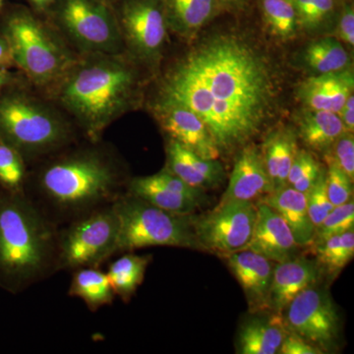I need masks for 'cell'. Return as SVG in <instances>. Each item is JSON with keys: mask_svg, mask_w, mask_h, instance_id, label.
Masks as SVG:
<instances>
[{"mask_svg": "<svg viewBox=\"0 0 354 354\" xmlns=\"http://www.w3.org/2000/svg\"><path fill=\"white\" fill-rule=\"evenodd\" d=\"M0 34L8 43L13 64L38 85L60 81L75 62L50 30L24 9L6 16Z\"/></svg>", "mask_w": 354, "mask_h": 354, "instance_id": "8992f818", "label": "cell"}, {"mask_svg": "<svg viewBox=\"0 0 354 354\" xmlns=\"http://www.w3.org/2000/svg\"><path fill=\"white\" fill-rule=\"evenodd\" d=\"M165 169L179 177L191 187L204 190L218 185L223 178V167L216 160H206L169 139Z\"/></svg>", "mask_w": 354, "mask_h": 354, "instance_id": "ffe728a7", "label": "cell"}, {"mask_svg": "<svg viewBox=\"0 0 354 354\" xmlns=\"http://www.w3.org/2000/svg\"><path fill=\"white\" fill-rule=\"evenodd\" d=\"M255 225L247 249L281 263L295 258L298 246L285 220L265 203L257 204Z\"/></svg>", "mask_w": 354, "mask_h": 354, "instance_id": "9a60e30c", "label": "cell"}, {"mask_svg": "<svg viewBox=\"0 0 354 354\" xmlns=\"http://www.w3.org/2000/svg\"><path fill=\"white\" fill-rule=\"evenodd\" d=\"M286 333L283 317L279 313L267 319H253L239 333V351L242 354L279 353Z\"/></svg>", "mask_w": 354, "mask_h": 354, "instance_id": "7402d4cb", "label": "cell"}, {"mask_svg": "<svg viewBox=\"0 0 354 354\" xmlns=\"http://www.w3.org/2000/svg\"><path fill=\"white\" fill-rule=\"evenodd\" d=\"M339 36L346 44H354V12L351 6H348L342 14L339 22Z\"/></svg>", "mask_w": 354, "mask_h": 354, "instance_id": "74e56055", "label": "cell"}, {"mask_svg": "<svg viewBox=\"0 0 354 354\" xmlns=\"http://www.w3.org/2000/svg\"><path fill=\"white\" fill-rule=\"evenodd\" d=\"M58 25L88 55H118L122 48L118 17L102 0H59Z\"/></svg>", "mask_w": 354, "mask_h": 354, "instance_id": "9c48e42d", "label": "cell"}, {"mask_svg": "<svg viewBox=\"0 0 354 354\" xmlns=\"http://www.w3.org/2000/svg\"><path fill=\"white\" fill-rule=\"evenodd\" d=\"M120 223L118 254L153 246L201 249L193 215H180L158 208L125 193L114 203Z\"/></svg>", "mask_w": 354, "mask_h": 354, "instance_id": "52a82bcc", "label": "cell"}, {"mask_svg": "<svg viewBox=\"0 0 354 354\" xmlns=\"http://www.w3.org/2000/svg\"><path fill=\"white\" fill-rule=\"evenodd\" d=\"M327 162L326 185H327L328 196L333 206H341L351 201V198L353 196V181L342 171L334 158L328 156Z\"/></svg>", "mask_w": 354, "mask_h": 354, "instance_id": "d6a6232c", "label": "cell"}, {"mask_svg": "<svg viewBox=\"0 0 354 354\" xmlns=\"http://www.w3.org/2000/svg\"><path fill=\"white\" fill-rule=\"evenodd\" d=\"M321 172L320 165L313 156L306 151H299L295 155L288 172V183L291 185L290 187L307 194Z\"/></svg>", "mask_w": 354, "mask_h": 354, "instance_id": "4dcf8cb0", "label": "cell"}, {"mask_svg": "<svg viewBox=\"0 0 354 354\" xmlns=\"http://www.w3.org/2000/svg\"><path fill=\"white\" fill-rule=\"evenodd\" d=\"M58 227L24 192L0 188V288L17 295L57 274Z\"/></svg>", "mask_w": 354, "mask_h": 354, "instance_id": "3957f363", "label": "cell"}, {"mask_svg": "<svg viewBox=\"0 0 354 354\" xmlns=\"http://www.w3.org/2000/svg\"><path fill=\"white\" fill-rule=\"evenodd\" d=\"M225 1L234 2V1H237V0H225Z\"/></svg>", "mask_w": 354, "mask_h": 354, "instance_id": "7bdbcfd3", "label": "cell"}, {"mask_svg": "<svg viewBox=\"0 0 354 354\" xmlns=\"http://www.w3.org/2000/svg\"><path fill=\"white\" fill-rule=\"evenodd\" d=\"M348 131L339 114L325 111L307 109L299 120V135L305 144L313 150L325 152Z\"/></svg>", "mask_w": 354, "mask_h": 354, "instance_id": "cb8c5ba5", "label": "cell"}, {"mask_svg": "<svg viewBox=\"0 0 354 354\" xmlns=\"http://www.w3.org/2000/svg\"><path fill=\"white\" fill-rule=\"evenodd\" d=\"M263 8L266 20L272 31L288 38L297 29V11L290 0H264Z\"/></svg>", "mask_w": 354, "mask_h": 354, "instance_id": "f546056e", "label": "cell"}, {"mask_svg": "<svg viewBox=\"0 0 354 354\" xmlns=\"http://www.w3.org/2000/svg\"><path fill=\"white\" fill-rule=\"evenodd\" d=\"M274 191L264 157L256 147H245L239 153L230 183L221 202L251 201Z\"/></svg>", "mask_w": 354, "mask_h": 354, "instance_id": "e0dca14e", "label": "cell"}, {"mask_svg": "<svg viewBox=\"0 0 354 354\" xmlns=\"http://www.w3.org/2000/svg\"><path fill=\"white\" fill-rule=\"evenodd\" d=\"M12 82V76L7 68H0V94Z\"/></svg>", "mask_w": 354, "mask_h": 354, "instance_id": "60d3db41", "label": "cell"}, {"mask_svg": "<svg viewBox=\"0 0 354 354\" xmlns=\"http://www.w3.org/2000/svg\"><path fill=\"white\" fill-rule=\"evenodd\" d=\"M28 164L14 147L0 139V188L11 192H24Z\"/></svg>", "mask_w": 354, "mask_h": 354, "instance_id": "f1b7e54d", "label": "cell"}, {"mask_svg": "<svg viewBox=\"0 0 354 354\" xmlns=\"http://www.w3.org/2000/svg\"><path fill=\"white\" fill-rule=\"evenodd\" d=\"M1 1H2V0H0V4H1Z\"/></svg>", "mask_w": 354, "mask_h": 354, "instance_id": "ee69618b", "label": "cell"}, {"mask_svg": "<svg viewBox=\"0 0 354 354\" xmlns=\"http://www.w3.org/2000/svg\"><path fill=\"white\" fill-rule=\"evenodd\" d=\"M274 95L264 58L236 37L218 36L174 67L160 101L196 114L223 152L255 136L271 113Z\"/></svg>", "mask_w": 354, "mask_h": 354, "instance_id": "6da1fadb", "label": "cell"}, {"mask_svg": "<svg viewBox=\"0 0 354 354\" xmlns=\"http://www.w3.org/2000/svg\"><path fill=\"white\" fill-rule=\"evenodd\" d=\"M262 202L285 220L298 246H308L313 242L316 227L310 218L306 194L285 186L272 191Z\"/></svg>", "mask_w": 354, "mask_h": 354, "instance_id": "44dd1931", "label": "cell"}, {"mask_svg": "<svg viewBox=\"0 0 354 354\" xmlns=\"http://www.w3.org/2000/svg\"><path fill=\"white\" fill-rule=\"evenodd\" d=\"M118 232L114 205L58 227L57 272L101 268L118 254Z\"/></svg>", "mask_w": 354, "mask_h": 354, "instance_id": "ba28073f", "label": "cell"}, {"mask_svg": "<svg viewBox=\"0 0 354 354\" xmlns=\"http://www.w3.org/2000/svg\"><path fill=\"white\" fill-rule=\"evenodd\" d=\"M257 216L251 201L220 202L211 212L193 216V228L203 250L220 256L243 250L248 246Z\"/></svg>", "mask_w": 354, "mask_h": 354, "instance_id": "30bf717a", "label": "cell"}, {"mask_svg": "<svg viewBox=\"0 0 354 354\" xmlns=\"http://www.w3.org/2000/svg\"><path fill=\"white\" fill-rule=\"evenodd\" d=\"M353 88V74L344 69L310 77L300 86L298 95L310 109L339 113Z\"/></svg>", "mask_w": 354, "mask_h": 354, "instance_id": "d6986e66", "label": "cell"}, {"mask_svg": "<svg viewBox=\"0 0 354 354\" xmlns=\"http://www.w3.org/2000/svg\"><path fill=\"white\" fill-rule=\"evenodd\" d=\"M306 198L310 218L317 228L335 208L328 196L325 171L321 172L313 187L307 193Z\"/></svg>", "mask_w": 354, "mask_h": 354, "instance_id": "836d02e7", "label": "cell"}, {"mask_svg": "<svg viewBox=\"0 0 354 354\" xmlns=\"http://www.w3.org/2000/svg\"><path fill=\"white\" fill-rule=\"evenodd\" d=\"M319 277L317 261L291 258L274 267L269 295V309L281 314L300 291L315 285Z\"/></svg>", "mask_w": 354, "mask_h": 354, "instance_id": "ac0fdd59", "label": "cell"}, {"mask_svg": "<svg viewBox=\"0 0 354 354\" xmlns=\"http://www.w3.org/2000/svg\"><path fill=\"white\" fill-rule=\"evenodd\" d=\"M279 353L283 354H322L324 351L320 348L305 341L295 333H286L283 344H281Z\"/></svg>", "mask_w": 354, "mask_h": 354, "instance_id": "8d00e7d4", "label": "cell"}, {"mask_svg": "<svg viewBox=\"0 0 354 354\" xmlns=\"http://www.w3.org/2000/svg\"><path fill=\"white\" fill-rule=\"evenodd\" d=\"M313 248L319 266L333 274L341 271L353 258V230L314 242Z\"/></svg>", "mask_w": 354, "mask_h": 354, "instance_id": "83f0119b", "label": "cell"}, {"mask_svg": "<svg viewBox=\"0 0 354 354\" xmlns=\"http://www.w3.org/2000/svg\"><path fill=\"white\" fill-rule=\"evenodd\" d=\"M158 120L169 139L206 160H218L220 150L208 128L192 111L178 104L158 102Z\"/></svg>", "mask_w": 354, "mask_h": 354, "instance_id": "5bb4252c", "label": "cell"}, {"mask_svg": "<svg viewBox=\"0 0 354 354\" xmlns=\"http://www.w3.org/2000/svg\"><path fill=\"white\" fill-rule=\"evenodd\" d=\"M68 295L82 300L91 312L111 306L115 298L108 274L101 268H81L72 272Z\"/></svg>", "mask_w": 354, "mask_h": 354, "instance_id": "603a6c76", "label": "cell"}, {"mask_svg": "<svg viewBox=\"0 0 354 354\" xmlns=\"http://www.w3.org/2000/svg\"><path fill=\"white\" fill-rule=\"evenodd\" d=\"M0 139L29 165L75 143L76 135L50 106L24 93L6 90L0 94Z\"/></svg>", "mask_w": 354, "mask_h": 354, "instance_id": "5b68a950", "label": "cell"}, {"mask_svg": "<svg viewBox=\"0 0 354 354\" xmlns=\"http://www.w3.org/2000/svg\"><path fill=\"white\" fill-rule=\"evenodd\" d=\"M228 267L245 292L251 309H269L274 265L259 253L243 249L225 256Z\"/></svg>", "mask_w": 354, "mask_h": 354, "instance_id": "2e32d148", "label": "cell"}, {"mask_svg": "<svg viewBox=\"0 0 354 354\" xmlns=\"http://www.w3.org/2000/svg\"><path fill=\"white\" fill-rule=\"evenodd\" d=\"M304 60L314 71L327 74L346 69L349 57L339 41L333 38H325L309 44L305 50Z\"/></svg>", "mask_w": 354, "mask_h": 354, "instance_id": "4316f807", "label": "cell"}, {"mask_svg": "<svg viewBox=\"0 0 354 354\" xmlns=\"http://www.w3.org/2000/svg\"><path fill=\"white\" fill-rule=\"evenodd\" d=\"M127 193L180 215H191L204 201L202 189L191 187L167 169L153 176L130 178Z\"/></svg>", "mask_w": 354, "mask_h": 354, "instance_id": "4fadbf2b", "label": "cell"}, {"mask_svg": "<svg viewBox=\"0 0 354 354\" xmlns=\"http://www.w3.org/2000/svg\"><path fill=\"white\" fill-rule=\"evenodd\" d=\"M121 36L140 59L160 57L167 37L162 0H123L118 15Z\"/></svg>", "mask_w": 354, "mask_h": 354, "instance_id": "7c38bea8", "label": "cell"}, {"mask_svg": "<svg viewBox=\"0 0 354 354\" xmlns=\"http://www.w3.org/2000/svg\"><path fill=\"white\" fill-rule=\"evenodd\" d=\"M167 22L177 31H196L211 17L214 0H162Z\"/></svg>", "mask_w": 354, "mask_h": 354, "instance_id": "484cf974", "label": "cell"}, {"mask_svg": "<svg viewBox=\"0 0 354 354\" xmlns=\"http://www.w3.org/2000/svg\"><path fill=\"white\" fill-rule=\"evenodd\" d=\"M286 330L327 351L339 332V317L325 290L310 286L291 300L283 312Z\"/></svg>", "mask_w": 354, "mask_h": 354, "instance_id": "8fae6325", "label": "cell"}, {"mask_svg": "<svg viewBox=\"0 0 354 354\" xmlns=\"http://www.w3.org/2000/svg\"><path fill=\"white\" fill-rule=\"evenodd\" d=\"M334 160L342 171L353 183L354 178V139L351 132L342 133L335 142Z\"/></svg>", "mask_w": 354, "mask_h": 354, "instance_id": "d590c367", "label": "cell"}, {"mask_svg": "<svg viewBox=\"0 0 354 354\" xmlns=\"http://www.w3.org/2000/svg\"><path fill=\"white\" fill-rule=\"evenodd\" d=\"M12 64L10 48L6 38L0 34V68H8Z\"/></svg>", "mask_w": 354, "mask_h": 354, "instance_id": "ab89813d", "label": "cell"}, {"mask_svg": "<svg viewBox=\"0 0 354 354\" xmlns=\"http://www.w3.org/2000/svg\"><path fill=\"white\" fill-rule=\"evenodd\" d=\"M354 225V203L353 200L335 207L329 215L326 216L323 223L316 228L314 242L322 241L333 235L344 234L353 230Z\"/></svg>", "mask_w": 354, "mask_h": 354, "instance_id": "1f68e13d", "label": "cell"}, {"mask_svg": "<svg viewBox=\"0 0 354 354\" xmlns=\"http://www.w3.org/2000/svg\"><path fill=\"white\" fill-rule=\"evenodd\" d=\"M297 153L295 136L290 132H279L278 178L274 190L286 186L288 172Z\"/></svg>", "mask_w": 354, "mask_h": 354, "instance_id": "e575fe53", "label": "cell"}, {"mask_svg": "<svg viewBox=\"0 0 354 354\" xmlns=\"http://www.w3.org/2000/svg\"><path fill=\"white\" fill-rule=\"evenodd\" d=\"M151 260V255L124 252L109 264L106 274L115 297L124 304L130 302L145 279L147 268Z\"/></svg>", "mask_w": 354, "mask_h": 354, "instance_id": "d4e9b609", "label": "cell"}, {"mask_svg": "<svg viewBox=\"0 0 354 354\" xmlns=\"http://www.w3.org/2000/svg\"><path fill=\"white\" fill-rule=\"evenodd\" d=\"M100 141L73 144L37 162L26 181V196L57 227L114 205L130 177L111 149Z\"/></svg>", "mask_w": 354, "mask_h": 354, "instance_id": "7a4b0ae2", "label": "cell"}, {"mask_svg": "<svg viewBox=\"0 0 354 354\" xmlns=\"http://www.w3.org/2000/svg\"><path fill=\"white\" fill-rule=\"evenodd\" d=\"M339 118L344 122V127L349 132L353 131L354 128V97L349 95L346 102H344L342 111H339Z\"/></svg>", "mask_w": 354, "mask_h": 354, "instance_id": "f35d334b", "label": "cell"}, {"mask_svg": "<svg viewBox=\"0 0 354 354\" xmlns=\"http://www.w3.org/2000/svg\"><path fill=\"white\" fill-rule=\"evenodd\" d=\"M35 6L38 7L39 9H44L50 6L55 0H30Z\"/></svg>", "mask_w": 354, "mask_h": 354, "instance_id": "b9f144b4", "label": "cell"}, {"mask_svg": "<svg viewBox=\"0 0 354 354\" xmlns=\"http://www.w3.org/2000/svg\"><path fill=\"white\" fill-rule=\"evenodd\" d=\"M135 84L134 72L118 55L92 53L60 79L58 97L88 141L97 142L129 106Z\"/></svg>", "mask_w": 354, "mask_h": 354, "instance_id": "277c9868", "label": "cell"}]
</instances>
